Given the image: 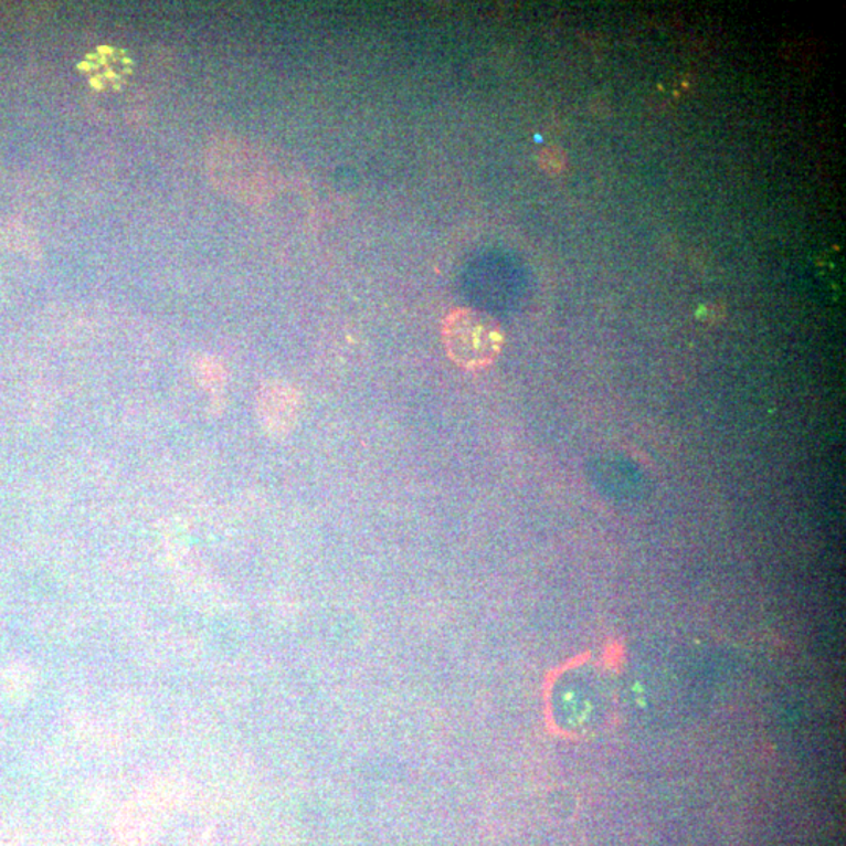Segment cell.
Listing matches in <instances>:
<instances>
[{
  "label": "cell",
  "instance_id": "obj_1",
  "mask_svg": "<svg viewBox=\"0 0 846 846\" xmlns=\"http://www.w3.org/2000/svg\"><path fill=\"white\" fill-rule=\"evenodd\" d=\"M441 332L448 358L467 370L485 369L493 364L504 347L500 325L496 318L480 310H452L445 317Z\"/></svg>",
  "mask_w": 846,
  "mask_h": 846
},
{
  "label": "cell",
  "instance_id": "obj_2",
  "mask_svg": "<svg viewBox=\"0 0 846 846\" xmlns=\"http://www.w3.org/2000/svg\"><path fill=\"white\" fill-rule=\"evenodd\" d=\"M256 411L265 433L273 437L287 436L297 425L302 395L290 383L269 381L260 389Z\"/></svg>",
  "mask_w": 846,
  "mask_h": 846
},
{
  "label": "cell",
  "instance_id": "obj_3",
  "mask_svg": "<svg viewBox=\"0 0 846 846\" xmlns=\"http://www.w3.org/2000/svg\"><path fill=\"white\" fill-rule=\"evenodd\" d=\"M129 60L116 49H99L96 54L89 55L85 62V73L92 78L96 87L108 88L118 84L126 76Z\"/></svg>",
  "mask_w": 846,
  "mask_h": 846
},
{
  "label": "cell",
  "instance_id": "obj_4",
  "mask_svg": "<svg viewBox=\"0 0 846 846\" xmlns=\"http://www.w3.org/2000/svg\"><path fill=\"white\" fill-rule=\"evenodd\" d=\"M194 376L201 388L208 392L212 413L219 414L223 410L226 391V372L222 362L209 357L198 359L194 362Z\"/></svg>",
  "mask_w": 846,
  "mask_h": 846
},
{
  "label": "cell",
  "instance_id": "obj_5",
  "mask_svg": "<svg viewBox=\"0 0 846 846\" xmlns=\"http://www.w3.org/2000/svg\"><path fill=\"white\" fill-rule=\"evenodd\" d=\"M564 162H567V159H564L563 151H560L558 148L544 149L539 155V163L550 175L560 173L564 168Z\"/></svg>",
  "mask_w": 846,
  "mask_h": 846
}]
</instances>
